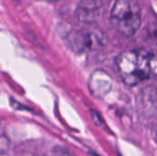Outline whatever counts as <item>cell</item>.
<instances>
[{
	"label": "cell",
	"instance_id": "1",
	"mask_svg": "<svg viewBox=\"0 0 157 156\" xmlns=\"http://www.w3.org/2000/svg\"><path fill=\"white\" fill-rule=\"evenodd\" d=\"M118 73L128 86H134L157 78V52L147 49H134L121 52L116 58Z\"/></svg>",
	"mask_w": 157,
	"mask_h": 156
},
{
	"label": "cell",
	"instance_id": "2",
	"mask_svg": "<svg viewBox=\"0 0 157 156\" xmlns=\"http://www.w3.org/2000/svg\"><path fill=\"white\" fill-rule=\"evenodd\" d=\"M110 21L114 29L123 36L135 34L142 23L138 0H116L110 12Z\"/></svg>",
	"mask_w": 157,
	"mask_h": 156
},
{
	"label": "cell",
	"instance_id": "3",
	"mask_svg": "<svg viewBox=\"0 0 157 156\" xmlns=\"http://www.w3.org/2000/svg\"><path fill=\"white\" fill-rule=\"evenodd\" d=\"M67 42L72 50L85 51L96 49L103 43V36L93 29H78L68 35Z\"/></svg>",
	"mask_w": 157,
	"mask_h": 156
},
{
	"label": "cell",
	"instance_id": "4",
	"mask_svg": "<svg viewBox=\"0 0 157 156\" xmlns=\"http://www.w3.org/2000/svg\"><path fill=\"white\" fill-rule=\"evenodd\" d=\"M111 87V80L108 74L104 72H97L92 75L90 81V88L95 95H104Z\"/></svg>",
	"mask_w": 157,
	"mask_h": 156
},
{
	"label": "cell",
	"instance_id": "5",
	"mask_svg": "<svg viewBox=\"0 0 157 156\" xmlns=\"http://www.w3.org/2000/svg\"><path fill=\"white\" fill-rule=\"evenodd\" d=\"M101 0H83L80 3V6L86 11L96 10L100 6Z\"/></svg>",
	"mask_w": 157,
	"mask_h": 156
},
{
	"label": "cell",
	"instance_id": "6",
	"mask_svg": "<svg viewBox=\"0 0 157 156\" xmlns=\"http://www.w3.org/2000/svg\"><path fill=\"white\" fill-rule=\"evenodd\" d=\"M51 1H62V0H51Z\"/></svg>",
	"mask_w": 157,
	"mask_h": 156
}]
</instances>
